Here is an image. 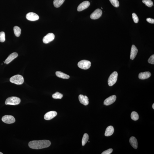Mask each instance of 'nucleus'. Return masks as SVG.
<instances>
[{
    "label": "nucleus",
    "mask_w": 154,
    "mask_h": 154,
    "mask_svg": "<svg viewBox=\"0 0 154 154\" xmlns=\"http://www.w3.org/2000/svg\"><path fill=\"white\" fill-rule=\"evenodd\" d=\"M91 62L87 60H83L80 61L78 64V67L81 69L87 70L90 68Z\"/></svg>",
    "instance_id": "5"
},
{
    "label": "nucleus",
    "mask_w": 154,
    "mask_h": 154,
    "mask_svg": "<svg viewBox=\"0 0 154 154\" xmlns=\"http://www.w3.org/2000/svg\"><path fill=\"white\" fill-rule=\"evenodd\" d=\"M13 31L15 36L17 37L20 36L21 34V29L17 26H15L13 28Z\"/></svg>",
    "instance_id": "21"
},
{
    "label": "nucleus",
    "mask_w": 154,
    "mask_h": 154,
    "mask_svg": "<svg viewBox=\"0 0 154 154\" xmlns=\"http://www.w3.org/2000/svg\"><path fill=\"white\" fill-rule=\"evenodd\" d=\"M52 97L54 99H61L63 97V95L62 94L58 92H56L52 95Z\"/></svg>",
    "instance_id": "24"
},
{
    "label": "nucleus",
    "mask_w": 154,
    "mask_h": 154,
    "mask_svg": "<svg viewBox=\"0 0 154 154\" xmlns=\"http://www.w3.org/2000/svg\"><path fill=\"white\" fill-rule=\"evenodd\" d=\"M51 145L49 140H43L31 141L28 144L29 147L34 149H40L49 147Z\"/></svg>",
    "instance_id": "1"
},
{
    "label": "nucleus",
    "mask_w": 154,
    "mask_h": 154,
    "mask_svg": "<svg viewBox=\"0 0 154 154\" xmlns=\"http://www.w3.org/2000/svg\"><path fill=\"white\" fill-rule=\"evenodd\" d=\"M102 11L100 9H97L93 12L90 15L91 19H96L100 18L102 14Z\"/></svg>",
    "instance_id": "7"
},
{
    "label": "nucleus",
    "mask_w": 154,
    "mask_h": 154,
    "mask_svg": "<svg viewBox=\"0 0 154 154\" xmlns=\"http://www.w3.org/2000/svg\"><path fill=\"white\" fill-rule=\"evenodd\" d=\"M5 33L3 32H0V42H3L5 41Z\"/></svg>",
    "instance_id": "27"
},
{
    "label": "nucleus",
    "mask_w": 154,
    "mask_h": 154,
    "mask_svg": "<svg viewBox=\"0 0 154 154\" xmlns=\"http://www.w3.org/2000/svg\"><path fill=\"white\" fill-rule=\"evenodd\" d=\"M65 1V0H54L53 4L54 6L56 8L60 7Z\"/></svg>",
    "instance_id": "20"
},
{
    "label": "nucleus",
    "mask_w": 154,
    "mask_h": 154,
    "mask_svg": "<svg viewBox=\"0 0 154 154\" xmlns=\"http://www.w3.org/2000/svg\"><path fill=\"white\" fill-rule=\"evenodd\" d=\"M129 142L130 145L134 149H137L138 148V142L136 138L134 136H132L130 138Z\"/></svg>",
    "instance_id": "17"
},
{
    "label": "nucleus",
    "mask_w": 154,
    "mask_h": 154,
    "mask_svg": "<svg viewBox=\"0 0 154 154\" xmlns=\"http://www.w3.org/2000/svg\"><path fill=\"white\" fill-rule=\"evenodd\" d=\"M26 17L28 20L32 21L37 20L39 18L38 15L33 12H30L27 13Z\"/></svg>",
    "instance_id": "9"
},
{
    "label": "nucleus",
    "mask_w": 154,
    "mask_h": 154,
    "mask_svg": "<svg viewBox=\"0 0 154 154\" xmlns=\"http://www.w3.org/2000/svg\"><path fill=\"white\" fill-rule=\"evenodd\" d=\"M147 21L148 22L150 23H152V24H154V19H152L151 18H147Z\"/></svg>",
    "instance_id": "31"
},
{
    "label": "nucleus",
    "mask_w": 154,
    "mask_h": 154,
    "mask_svg": "<svg viewBox=\"0 0 154 154\" xmlns=\"http://www.w3.org/2000/svg\"><path fill=\"white\" fill-rule=\"evenodd\" d=\"M151 74L149 72H145L139 74L138 77L140 79L144 80L149 78L151 76Z\"/></svg>",
    "instance_id": "16"
},
{
    "label": "nucleus",
    "mask_w": 154,
    "mask_h": 154,
    "mask_svg": "<svg viewBox=\"0 0 154 154\" xmlns=\"http://www.w3.org/2000/svg\"><path fill=\"white\" fill-rule=\"evenodd\" d=\"M143 2L149 7H151L153 5V1L151 0H143Z\"/></svg>",
    "instance_id": "25"
},
{
    "label": "nucleus",
    "mask_w": 154,
    "mask_h": 154,
    "mask_svg": "<svg viewBox=\"0 0 154 154\" xmlns=\"http://www.w3.org/2000/svg\"><path fill=\"white\" fill-rule=\"evenodd\" d=\"M116 99V95H112L105 99L104 101V104L106 106H108L111 104L115 102Z\"/></svg>",
    "instance_id": "10"
},
{
    "label": "nucleus",
    "mask_w": 154,
    "mask_h": 154,
    "mask_svg": "<svg viewBox=\"0 0 154 154\" xmlns=\"http://www.w3.org/2000/svg\"><path fill=\"white\" fill-rule=\"evenodd\" d=\"M132 17L134 23H137L138 22L139 19H138L137 15L135 13H132Z\"/></svg>",
    "instance_id": "28"
},
{
    "label": "nucleus",
    "mask_w": 154,
    "mask_h": 154,
    "mask_svg": "<svg viewBox=\"0 0 154 154\" xmlns=\"http://www.w3.org/2000/svg\"><path fill=\"white\" fill-rule=\"evenodd\" d=\"M57 114V113L54 111H51L47 113L45 115L44 118L46 120H51L55 117Z\"/></svg>",
    "instance_id": "12"
},
{
    "label": "nucleus",
    "mask_w": 154,
    "mask_h": 154,
    "mask_svg": "<svg viewBox=\"0 0 154 154\" xmlns=\"http://www.w3.org/2000/svg\"><path fill=\"white\" fill-rule=\"evenodd\" d=\"M1 120L3 122L7 124L14 123L15 121L14 117L11 115H8L3 116Z\"/></svg>",
    "instance_id": "6"
},
{
    "label": "nucleus",
    "mask_w": 154,
    "mask_h": 154,
    "mask_svg": "<svg viewBox=\"0 0 154 154\" xmlns=\"http://www.w3.org/2000/svg\"><path fill=\"white\" fill-rule=\"evenodd\" d=\"M11 83L17 85H21L24 83V79L22 76L19 75H15L10 79Z\"/></svg>",
    "instance_id": "2"
},
{
    "label": "nucleus",
    "mask_w": 154,
    "mask_h": 154,
    "mask_svg": "<svg viewBox=\"0 0 154 154\" xmlns=\"http://www.w3.org/2000/svg\"><path fill=\"white\" fill-rule=\"evenodd\" d=\"M21 102L20 99L15 97H9L6 100L5 104L6 105H15L19 104Z\"/></svg>",
    "instance_id": "3"
},
{
    "label": "nucleus",
    "mask_w": 154,
    "mask_h": 154,
    "mask_svg": "<svg viewBox=\"0 0 154 154\" xmlns=\"http://www.w3.org/2000/svg\"><path fill=\"white\" fill-rule=\"evenodd\" d=\"M90 2L88 1H85L81 3L77 7V11H82L87 8L90 5Z\"/></svg>",
    "instance_id": "11"
},
{
    "label": "nucleus",
    "mask_w": 154,
    "mask_h": 154,
    "mask_svg": "<svg viewBox=\"0 0 154 154\" xmlns=\"http://www.w3.org/2000/svg\"><path fill=\"white\" fill-rule=\"evenodd\" d=\"M88 142H89V143H90V141H89Z\"/></svg>",
    "instance_id": "34"
},
{
    "label": "nucleus",
    "mask_w": 154,
    "mask_h": 154,
    "mask_svg": "<svg viewBox=\"0 0 154 154\" xmlns=\"http://www.w3.org/2000/svg\"><path fill=\"white\" fill-rule=\"evenodd\" d=\"M113 149H109L103 152L102 154H110L112 153Z\"/></svg>",
    "instance_id": "30"
},
{
    "label": "nucleus",
    "mask_w": 154,
    "mask_h": 154,
    "mask_svg": "<svg viewBox=\"0 0 154 154\" xmlns=\"http://www.w3.org/2000/svg\"><path fill=\"white\" fill-rule=\"evenodd\" d=\"M152 107H153V109H154V103L153 104V106H152Z\"/></svg>",
    "instance_id": "32"
},
{
    "label": "nucleus",
    "mask_w": 154,
    "mask_h": 154,
    "mask_svg": "<svg viewBox=\"0 0 154 154\" xmlns=\"http://www.w3.org/2000/svg\"><path fill=\"white\" fill-rule=\"evenodd\" d=\"M89 139V136L88 134L85 133L84 134L83 136L82 140V145L84 146L85 144L88 141Z\"/></svg>",
    "instance_id": "22"
},
{
    "label": "nucleus",
    "mask_w": 154,
    "mask_h": 154,
    "mask_svg": "<svg viewBox=\"0 0 154 154\" xmlns=\"http://www.w3.org/2000/svg\"><path fill=\"white\" fill-rule=\"evenodd\" d=\"M18 56V54L16 52H14L8 56V57L4 61L5 63L6 64H8L11 62L13 60L15 59Z\"/></svg>",
    "instance_id": "13"
},
{
    "label": "nucleus",
    "mask_w": 154,
    "mask_h": 154,
    "mask_svg": "<svg viewBox=\"0 0 154 154\" xmlns=\"http://www.w3.org/2000/svg\"><path fill=\"white\" fill-rule=\"evenodd\" d=\"M118 74L117 72L114 71L109 77L108 80V84L110 86H112L116 82L117 80Z\"/></svg>",
    "instance_id": "4"
},
{
    "label": "nucleus",
    "mask_w": 154,
    "mask_h": 154,
    "mask_svg": "<svg viewBox=\"0 0 154 154\" xmlns=\"http://www.w3.org/2000/svg\"><path fill=\"white\" fill-rule=\"evenodd\" d=\"M114 131V127L112 126H109L107 128L105 133V136H111Z\"/></svg>",
    "instance_id": "18"
},
{
    "label": "nucleus",
    "mask_w": 154,
    "mask_h": 154,
    "mask_svg": "<svg viewBox=\"0 0 154 154\" xmlns=\"http://www.w3.org/2000/svg\"><path fill=\"white\" fill-rule=\"evenodd\" d=\"M55 36L53 33H50L47 34L43 39V42L45 44L49 43L53 41L54 39Z\"/></svg>",
    "instance_id": "8"
},
{
    "label": "nucleus",
    "mask_w": 154,
    "mask_h": 154,
    "mask_svg": "<svg viewBox=\"0 0 154 154\" xmlns=\"http://www.w3.org/2000/svg\"><path fill=\"white\" fill-rule=\"evenodd\" d=\"M148 62L152 64H154V55L153 54L149 58L148 60Z\"/></svg>",
    "instance_id": "29"
},
{
    "label": "nucleus",
    "mask_w": 154,
    "mask_h": 154,
    "mask_svg": "<svg viewBox=\"0 0 154 154\" xmlns=\"http://www.w3.org/2000/svg\"><path fill=\"white\" fill-rule=\"evenodd\" d=\"M56 75L57 77L62 79H69L70 78L69 76L61 71H56Z\"/></svg>",
    "instance_id": "19"
},
{
    "label": "nucleus",
    "mask_w": 154,
    "mask_h": 154,
    "mask_svg": "<svg viewBox=\"0 0 154 154\" xmlns=\"http://www.w3.org/2000/svg\"><path fill=\"white\" fill-rule=\"evenodd\" d=\"M111 4L115 7H118L119 6V3L118 0H109Z\"/></svg>",
    "instance_id": "26"
},
{
    "label": "nucleus",
    "mask_w": 154,
    "mask_h": 154,
    "mask_svg": "<svg viewBox=\"0 0 154 154\" xmlns=\"http://www.w3.org/2000/svg\"><path fill=\"white\" fill-rule=\"evenodd\" d=\"M0 154H3V153H1V152H0Z\"/></svg>",
    "instance_id": "33"
},
{
    "label": "nucleus",
    "mask_w": 154,
    "mask_h": 154,
    "mask_svg": "<svg viewBox=\"0 0 154 154\" xmlns=\"http://www.w3.org/2000/svg\"><path fill=\"white\" fill-rule=\"evenodd\" d=\"M131 117L132 120L136 121L139 119V115L137 112L135 111L132 112L131 114Z\"/></svg>",
    "instance_id": "23"
},
{
    "label": "nucleus",
    "mask_w": 154,
    "mask_h": 154,
    "mask_svg": "<svg viewBox=\"0 0 154 154\" xmlns=\"http://www.w3.org/2000/svg\"><path fill=\"white\" fill-rule=\"evenodd\" d=\"M79 100L81 104L85 106L89 104V99L86 96H84L82 95H80L79 97Z\"/></svg>",
    "instance_id": "14"
},
{
    "label": "nucleus",
    "mask_w": 154,
    "mask_h": 154,
    "mask_svg": "<svg viewBox=\"0 0 154 154\" xmlns=\"http://www.w3.org/2000/svg\"><path fill=\"white\" fill-rule=\"evenodd\" d=\"M138 52V50L137 48L134 45H132L131 49V53H130V59L132 60L134 59L137 55Z\"/></svg>",
    "instance_id": "15"
}]
</instances>
